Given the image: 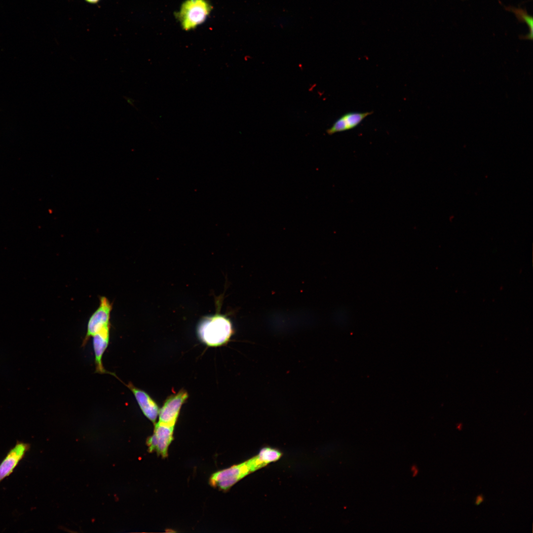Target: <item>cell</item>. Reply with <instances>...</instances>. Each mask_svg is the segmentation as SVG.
<instances>
[{
  "label": "cell",
  "instance_id": "6da1fadb",
  "mask_svg": "<svg viewBox=\"0 0 533 533\" xmlns=\"http://www.w3.org/2000/svg\"><path fill=\"white\" fill-rule=\"evenodd\" d=\"M231 322L225 316L215 315L205 318L198 326V336L209 346L216 347L227 343L233 334Z\"/></svg>",
  "mask_w": 533,
  "mask_h": 533
},
{
  "label": "cell",
  "instance_id": "7a4b0ae2",
  "mask_svg": "<svg viewBox=\"0 0 533 533\" xmlns=\"http://www.w3.org/2000/svg\"><path fill=\"white\" fill-rule=\"evenodd\" d=\"M212 9L209 0H185L175 16L181 28L185 31H190L203 24Z\"/></svg>",
  "mask_w": 533,
  "mask_h": 533
},
{
  "label": "cell",
  "instance_id": "3957f363",
  "mask_svg": "<svg viewBox=\"0 0 533 533\" xmlns=\"http://www.w3.org/2000/svg\"><path fill=\"white\" fill-rule=\"evenodd\" d=\"M255 457L238 464L213 473L209 484L214 487L226 491L248 474L259 468Z\"/></svg>",
  "mask_w": 533,
  "mask_h": 533
},
{
  "label": "cell",
  "instance_id": "277c9868",
  "mask_svg": "<svg viewBox=\"0 0 533 533\" xmlns=\"http://www.w3.org/2000/svg\"><path fill=\"white\" fill-rule=\"evenodd\" d=\"M113 305L109 299L104 296L100 297L98 308L89 317L87 326V331L83 340L84 345L91 337L103 329L111 327V314Z\"/></svg>",
  "mask_w": 533,
  "mask_h": 533
},
{
  "label": "cell",
  "instance_id": "5b68a950",
  "mask_svg": "<svg viewBox=\"0 0 533 533\" xmlns=\"http://www.w3.org/2000/svg\"><path fill=\"white\" fill-rule=\"evenodd\" d=\"M174 426L158 422L155 424L153 433L147 440L150 452L155 451L162 457L168 455V447L173 440Z\"/></svg>",
  "mask_w": 533,
  "mask_h": 533
},
{
  "label": "cell",
  "instance_id": "8992f818",
  "mask_svg": "<svg viewBox=\"0 0 533 533\" xmlns=\"http://www.w3.org/2000/svg\"><path fill=\"white\" fill-rule=\"evenodd\" d=\"M188 398L187 392L183 389L169 396L159 411V422L175 426L182 406Z\"/></svg>",
  "mask_w": 533,
  "mask_h": 533
},
{
  "label": "cell",
  "instance_id": "52a82bcc",
  "mask_svg": "<svg viewBox=\"0 0 533 533\" xmlns=\"http://www.w3.org/2000/svg\"><path fill=\"white\" fill-rule=\"evenodd\" d=\"M30 448L28 443L17 442L0 464V482L14 470Z\"/></svg>",
  "mask_w": 533,
  "mask_h": 533
},
{
  "label": "cell",
  "instance_id": "ba28073f",
  "mask_svg": "<svg viewBox=\"0 0 533 533\" xmlns=\"http://www.w3.org/2000/svg\"><path fill=\"white\" fill-rule=\"evenodd\" d=\"M126 386L132 391L138 404L145 416L155 423L159 409L156 402L145 391L129 382Z\"/></svg>",
  "mask_w": 533,
  "mask_h": 533
},
{
  "label": "cell",
  "instance_id": "9c48e42d",
  "mask_svg": "<svg viewBox=\"0 0 533 533\" xmlns=\"http://www.w3.org/2000/svg\"><path fill=\"white\" fill-rule=\"evenodd\" d=\"M110 329L111 327L106 328L92 337L95 354V372L100 374H112L105 369L102 363L103 355L110 341Z\"/></svg>",
  "mask_w": 533,
  "mask_h": 533
},
{
  "label": "cell",
  "instance_id": "30bf717a",
  "mask_svg": "<svg viewBox=\"0 0 533 533\" xmlns=\"http://www.w3.org/2000/svg\"><path fill=\"white\" fill-rule=\"evenodd\" d=\"M373 112L364 113L350 112L344 114L327 130L329 135L353 129L358 126L367 116L372 114Z\"/></svg>",
  "mask_w": 533,
  "mask_h": 533
},
{
  "label": "cell",
  "instance_id": "8fae6325",
  "mask_svg": "<svg viewBox=\"0 0 533 533\" xmlns=\"http://www.w3.org/2000/svg\"><path fill=\"white\" fill-rule=\"evenodd\" d=\"M258 455L266 465L270 462L279 459L282 456V453L277 450L270 447H265L260 450Z\"/></svg>",
  "mask_w": 533,
  "mask_h": 533
},
{
  "label": "cell",
  "instance_id": "7c38bea8",
  "mask_svg": "<svg viewBox=\"0 0 533 533\" xmlns=\"http://www.w3.org/2000/svg\"><path fill=\"white\" fill-rule=\"evenodd\" d=\"M484 500H485V497H484V496L482 494H479L478 495H477V496L476 497V499H475V501L474 503H475V504L476 505H479L482 502H483Z\"/></svg>",
  "mask_w": 533,
  "mask_h": 533
},
{
  "label": "cell",
  "instance_id": "4fadbf2b",
  "mask_svg": "<svg viewBox=\"0 0 533 533\" xmlns=\"http://www.w3.org/2000/svg\"><path fill=\"white\" fill-rule=\"evenodd\" d=\"M86 1L89 3L95 4L99 1L100 0H85Z\"/></svg>",
  "mask_w": 533,
  "mask_h": 533
}]
</instances>
